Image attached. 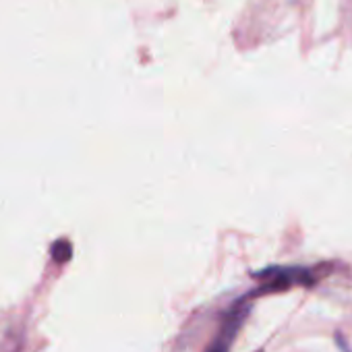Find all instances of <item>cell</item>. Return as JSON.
<instances>
[{"label": "cell", "instance_id": "cell-1", "mask_svg": "<svg viewBox=\"0 0 352 352\" xmlns=\"http://www.w3.org/2000/svg\"><path fill=\"white\" fill-rule=\"evenodd\" d=\"M255 280H259L257 290L251 294L253 296H263V294H274V292H286L292 290L296 286H305L311 288L317 284V272L311 267H302V265H272L265 267L261 272L253 274Z\"/></svg>", "mask_w": 352, "mask_h": 352}, {"label": "cell", "instance_id": "cell-3", "mask_svg": "<svg viewBox=\"0 0 352 352\" xmlns=\"http://www.w3.org/2000/svg\"><path fill=\"white\" fill-rule=\"evenodd\" d=\"M257 352H263V350H257Z\"/></svg>", "mask_w": 352, "mask_h": 352}, {"label": "cell", "instance_id": "cell-2", "mask_svg": "<svg viewBox=\"0 0 352 352\" xmlns=\"http://www.w3.org/2000/svg\"><path fill=\"white\" fill-rule=\"evenodd\" d=\"M249 298H251V296L241 298V300L226 313V317H224L222 323H220L218 333L214 336V340L210 342V346H208L206 352H230V346H232V342H234L239 329L243 327V323H245V319H247V315H249V309H251Z\"/></svg>", "mask_w": 352, "mask_h": 352}]
</instances>
